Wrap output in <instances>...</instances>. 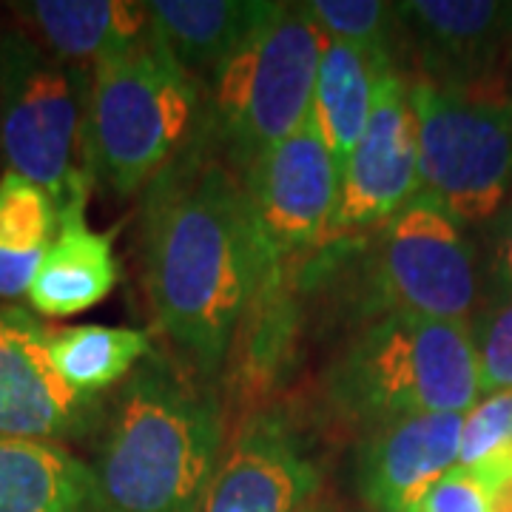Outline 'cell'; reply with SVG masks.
<instances>
[{"instance_id": "1", "label": "cell", "mask_w": 512, "mask_h": 512, "mask_svg": "<svg viewBox=\"0 0 512 512\" xmlns=\"http://www.w3.org/2000/svg\"><path fill=\"white\" fill-rule=\"evenodd\" d=\"M274 256L234 165L202 131L146 188L143 282L154 319L200 376L228 362Z\"/></svg>"}, {"instance_id": "12", "label": "cell", "mask_w": 512, "mask_h": 512, "mask_svg": "<svg viewBox=\"0 0 512 512\" xmlns=\"http://www.w3.org/2000/svg\"><path fill=\"white\" fill-rule=\"evenodd\" d=\"M52 330L23 308H0V436L63 441L94 424L97 399L63 379Z\"/></svg>"}, {"instance_id": "24", "label": "cell", "mask_w": 512, "mask_h": 512, "mask_svg": "<svg viewBox=\"0 0 512 512\" xmlns=\"http://www.w3.org/2000/svg\"><path fill=\"white\" fill-rule=\"evenodd\" d=\"M481 370V396L512 390V293L484 313L473 333Z\"/></svg>"}, {"instance_id": "5", "label": "cell", "mask_w": 512, "mask_h": 512, "mask_svg": "<svg viewBox=\"0 0 512 512\" xmlns=\"http://www.w3.org/2000/svg\"><path fill=\"white\" fill-rule=\"evenodd\" d=\"M325 40L305 3H276L274 15L211 77L205 131L239 174L311 117Z\"/></svg>"}, {"instance_id": "22", "label": "cell", "mask_w": 512, "mask_h": 512, "mask_svg": "<svg viewBox=\"0 0 512 512\" xmlns=\"http://www.w3.org/2000/svg\"><path fill=\"white\" fill-rule=\"evenodd\" d=\"M308 15L330 40H342L367 55L393 60V40L399 35L396 3L379 0H311Z\"/></svg>"}, {"instance_id": "10", "label": "cell", "mask_w": 512, "mask_h": 512, "mask_svg": "<svg viewBox=\"0 0 512 512\" xmlns=\"http://www.w3.org/2000/svg\"><path fill=\"white\" fill-rule=\"evenodd\" d=\"M419 194V120L410 83L387 66L373 92V109L342 171L333 237L376 231Z\"/></svg>"}, {"instance_id": "13", "label": "cell", "mask_w": 512, "mask_h": 512, "mask_svg": "<svg viewBox=\"0 0 512 512\" xmlns=\"http://www.w3.org/2000/svg\"><path fill=\"white\" fill-rule=\"evenodd\" d=\"M319 478L291 424L279 413H259L222 453L200 512H305Z\"/></svg>"}, {"instance_id": "15", "label": "cell", "mask_w": 512, "mask_h": 512, "mask_svg": "<svg viewBox=\"0 0 512 512\" xmlns=\"http://www.w3.org/2000/svg\"><path fill=\"white\" fill-rule=\"evenodd\" d=\"M120 279L111 234L86 222V202H74L57 214V234L46 248L29 288L37 313L66 319L103 302Z\"/></svg>"}, {"instance_id": "18", "label": "cell", "mask_w": 512, "mask_h": 512, "mask_svg": "<svg viewBox=\"0 0 512 512\" xmlns=\"http://www.w3.org/2000/svg\"><path fill=\"white\" fill-rule=\"evenodd\" d=\"M0 512H97L94 470L52 441L0 436Z\"/></svg>"}, {"instance_id": "20", "label": "cell", "mask_w": 512, "mask_h": 512, "mask_svg": "<svg viewBox=\"0 0 512 512\" xmlns=\"http://www.w3.org/2000/svg\"><path fill=\"white\" fill-rule=\"evenodd\" d=\"M49 345L63 379L77 393L94 396L123 382L151 353V339L143 330L109 325H74L52 330Z\"/></svg>"}, {"instance_id": "6", "label": "cell", "mask_w": 512, "mask_h": 512, "mask_svg": "<svg viewBox=\"0 0 512 512\" xmlns=\"http://www.w3.org/2000/svg\"><path fill=\"white\" fill-rule=\"evenodd\" d=\"M89 92V66L52 55L23 32L0 40V154L12 174L55 200L57 214L74 202H89Z\"/></svg>"}, {"instance_id": "25", "label": "cell", "mask_w": 512, "mask_h": 512, "mask_svg": "<svg viewBox=\"0 0 512 512\" xmlns=\"http://www.w3.org/2000/svg\"><path fill=\"white\" fill-rule=\"evenodd\" d=\"M46 251H6L0 248V299L29 296Z\"/></svg>"}, {"instance_id": "17", "label": "cell", "mask_w": 512, "mask_h": 512, "mask_svg": "<svg viewBox=\"0 0 512 512\" xmlns=\"http://www.w3.org/2000/svg\"><path fill=\"white\" fill-rule=\"evenodd\" d=\"M18 12L52 55L80 66L126 52L151 32L148 3L131 0H37Z\"/></svg>"}, {"instance_id": "26", "label": "cell", "mask_w": 512, "mask_h": 512, "mask_svg": "<svg viewBox=\"0 0 512 512\" xmlns=\"http://www.w3.org/2000/svg\"><path fill=\"white\" fill-rule=\"evenodd\" d=\"M495 268L501 274V282L512 293V205L498 225V239H495Z\"/></svg>"}, {"instance_id": "16", "label": "cell", "mask_w": 512, "mask_h": 512, "mask_svg": "<svg viewBox=\"0 0 512 512\" xmlns=\"http://www.w3.org/2000/svg\"><path fill=\"white\" fill-rule=\"evenodd\" d=\"M276 3L254 0H157L148 3L151 32L185 72H220V66L274 15Z\"/></svg>"}, {"instance_id": "2", "label": "cell", "mask_w": 512, "mask_h": 512, "mask_svg": "<svg viewBox=\"0 0 512 512\" xmlns=\"http://www.w3.org/2000/svg\"><path fill=\"white\" fill-rule=\"evenodd\" d=\"M222 441L214 393L151 350L111 407L92 467L97 512H200Z\"/></svg>"}, {"instance_id": "27", "label": "cell", "mask_w": 512, "mask_h": 512, "mask_svg": "<svg viewBox=\"0 0 512 512\" xmlns=\"http://www.w3.org/2000/svg\"><path fill=\"white\" fill-rule=\"evenodd\" d=\"M305 512H328V510H325V507H313V504H311V507H308Z\"/></svg>"}, {"instance_id": "3", "label": "cell", "mask_w": 512, "mask_h": 512, "mask_svg": "<svg viewBox=\"0 0 512 512\" xmlns=\"http://www.w3.org/2000/svg\"><path fill=\"white\" fill-rule=\"evenodd\" d=\"M205 126L200 83L168 55L160 37L92 66L86 168L92 183L131 197L174 163Z\"/></svg>"}, {"instance_id": "21", "label": "cell", "mask_w": 512, "mask_h": 512, "mask_svg": "<svg viewBox=\"0 0 512 512\" xmlns=\"http://www.w3.org/2000/svg\"><path fill=\"white\" fill-rule=\"evenodd\" d=\"M456 467L481 478L493 495L512 484V390L490 393L464 413Z\"/></svg>"}, {"instance_id": "11", "label": "cell", "mask_w": 512, "mask_h": 512, "mask_svg": "<svg viewBox=\"0 0 512 512\" xmlns=\"http://www.w3.org/2000/svg\"><path fill=\"white\" fill-rule=\"evenodd\" d=\"M404 46L419 69L416 83L439 89L493 86L512 55V3L495 0H407L396 3Z\"/></svg>"}, {"instance_id": "9", "label": "cell", "mask_w": 512, "mask_h": 512, "mask_svg": "<svg viewBox=\"0 0 512 512\" xmlns=\"http://www.w3.org/2000/svg\"><path fill=\"white\" fill-rule=\"evenodd\" d=\"M242 183L274 262H288L333 237L342 171L313 117L259 154L242 174Z\"/></svg>"}, {"instance_id": "14", "label": "cell", "mask_w": 512, "mask_h": 512, "mask_svg": "<svg viewBox=\"0 0 512 512\" xmlns=\"http://www.w3.org/2000/svg\"><path fill=\"white\" fill-rule=\"evenodd\" d=\"M464 413H419L370 430L359 456V495L373 512H416L456 470Z\"/></svg>"}, {"instance_id": "4", "label": "cell", "mask_w": 512, "mask_h": 512, "mask_svg": "<svg viewBox=\"0 0 512 512\" xmlns=\"http://www.w3.org/2000/svg\"><path fill=\"white\" fill-rule=\"evenodd\" d=\"M328 399L342 419L370 430L419 413H467L481 399L470 322L379 316L330 365Z\"/></svg>"}, {"instance_id": "28", "label": "cell", "mask_w": 512, "mask_h": 512, "mask_svg": "<svg viewBox=\"0 0 512 512\" xmlns=\"http://www.w3.org/2000/svg\"><path fill=\"white\" fill-rule=\"evenodd\" d=\"M510 60H512V55H510Z\"/></svg>"}, {"instance_id": "19", "label": "cell", "mask_w": 512, "mask_h": 512, "mask_svg": "<svg viewBox=\"0 0 512 512\" xmlns=\"http://www.w3.org/2000/svg\"><path fill=\"white\" fill-rule=\"evenodd\" d=\"M387 66H393V60L367 55L342 40H325L311 117L339 171H345L350 154L365 131L373 109L376 80Z\"/></svg>"}, {"instance_id": "23", "label": "cell", "mask_w": 512, "mask_h": 512, "mask_svg": "<svg viewBox=\"0 0 512 512\" xmlns=\"http://www.w3.org/2000/svg\"><path fill=\"white\" fill-rule=\"evenodd\" d=\"M57 234L55 200L20 174L0 180V248L46 251Z\"/></svg>"}, {"instance_id": "8", "label": "cell", "mask_w": 512, "mask_h": 512, "mask_svg": "<svg viewBox=\"0 0 512 512\" xmlns=\"http://www.w3.org/2000/svg\"><path fill=\"white\" fill-rule=\"evenodd\" d=\"M367 293L379 316L467 319L478 299L476 251L441 205L416 194L376 228Z\"/></svg>"}, {"instance_id": "7", "label": "cell", "mask_w": 512, "mask_h": 512, "mask_svg": "<svg viewBox=\"0 0 512 512\" xmlns=\"http://www.w3.org/2000/svg\"><path fill=\"white\" fill-rule=\"evenodd\" d=\"M419 120V194L458 225L490 222L512 194V97L501 86L410 83Z\"/></svg>"}]
</instances>
